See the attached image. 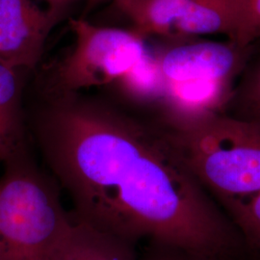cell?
Masks as SVG:
<instances>
[{
    "instance_id": "cell-1",
    "label": "cell",
    "mask_w": 260,
    "mask_h": 260,
    "mask_svg": "<svg viewBox=\"0 0 260 260\" xmlns=\"http://www.w3.org/2000/svg\"><path fill=\"white\" fill-rule=\"evenodd\" d=\"M31 132L74 220L136 245L156 241L228 259L247 246L166 128L120 103L47 95Z\"/></svg>"
},
{
    "instance_id": "cell-2",
    "label": "cell",
    "mask_w": 260,
    "mask_h": 260,
    "mask_svg": "<svg viewBox=\"0 0 260 260\" xmlns=\"http://www.w3.org/2000/svg\"><path fill=\"white\" fill-rule=\"evenodd\" d=\"M159 122L225 213L260 194V121L207 113Z\"/></svg>"
},
{
    "instance_id": "cell-3",
    "label": "cell",
    "mask_w": 260,
    "mask_h": 260,
    "mask_svg": "<svg viewBox=\"0 0 260 260\" xmlns=\"http://www.w3.org/2000/svg\"><path fill=\"white\" fill-rule=\"evenodd\" d=\"M74 222L61 188L30 156L4 165L0 177V260H50Z\"/></svg>"
},
{
    "instance_id": "cell-4",
    "label": "cell",
    "mask_w": 260,
    "mask_h": 260,
    "mask_svg": "<svg viewBox=\"0 0 260 260\" xmlns=\"http://www.w3.org/2000/svg\"><path fill=\"white\" fill-rule=\"evenodd\" d=\"M69 24L75 45L56 67L47 95L111 86L149 52L146 39L132 29L99 26L83 18Z\"/></svg>"
},
{
    "instance_id": "cell-5",
    "label": "cell",
    "mask_w": 260,
    "mask_h": 260,
    "mask_svg": "<svg viewBox=\"0 0 260 260\" xmlns=\"http://www.w3.org/2000/svg\"><path fill=\"white\" fill-rule=\"evenodd\" d=\"M224 42L177 41L156 54L166 84L205 82L235 87L255 48Z\"/></svg>"
},
{
    "instance_id": "cell-6",
    "label": "cell",
    "mask_w": 260,
    "mask_h": 260,
    "mask_svg": "<svg viewBox=\"0 0 260 260\" xmlns=\"http://www.w3.org/2000/svg\"><path fill=\"white\" fill-rule=\"evenodd\" d=\"M63 14V10L41 7L37 0H0V64L22 72L34 70Z\"/></svg>"
},
{
    "instance_id": "cell-7",
    "label": "cell",
    "mask_w": 260,
    "mask_h": 260,
    "mask_svg": "<svg viewBox=\"0 0 260 260\" xmlns=\"http://www.w3.org/2000/svg\"><path fill=\"white\" fill-rule=\"evenodd\" d=\"M21 74L22 71L0 64V162L3 165L29 153Z\"/></svg>"
},
{
    "instance_id": "cell-8",
    "label": "cell",
    "mask_w": 260,
    "mask_h": 260,
    "mask_svg": "<svg viewBox=\"0 0 260 260\" xmlns=\"http://www.w3.org/2000/svg\"><path fill=\"white\" fill-rule=\"evenodd\" d=\"M137 258L135 244L74 220L50 260H137Z\"/></svg>"
},
{
    "instance_id": "cell-9",
    "label": "cell",
    "mask_w": 260,
    "mask_h": 260,
    "mask_svg": "<svg viewBox=\"0 0 260 260\" xmlns=\"http://www.w3.org/2000/svg\"><path fill=\"white\" fill-rule=\"evenodd\" d=\"M141 37L173 39L193 0H113Z\"/></svg>"
},
{
    "instance_id": "cell-10",
    "label": "cell",
    "mask_w": 260,
    "mask_h": 260,
    "mask_svg": "<svg viewBox=\"0 0 260 260\" xmlns=\"http://www.w3.org/2000/svg\"><path fill=\"white\" fill-rule=\"evenodd\" d=\"M241 15V0H193L191 9L177 26L173 39L223 35L235 43Z\"/></svg>"
},
{
    "instance_id": "cell-11",
    "label": "cell",
    "mask_w": 260,
    "mask_h": 260,
    "mask_svg": "<svg viewBox=\"0 0 260 260\" xmlns=\"http://www.w3.org/2000/svg\"><path fill=\"white\" fill-rule=\"evenodd\" d=\"M122 103L138 108L154 107L160 112L166 83L155 54L148 52L126 75L111 85Z\"/></svg>"
},
{
    "instance_id": "cell-12",
    "label": "cell",
    "mask_w": 260,
    "mask_h": 260,
    "mask_svg": "<svg viewBox=\"0 0 260 260\" xmlns=\"http://www.w3.org/2000/svg\"><path fill=\"white\" fill-rule=\"evenodd\" d=\"M234 118L260 121V49L254 48L224 111Z\"/></svg>"
},
{
    "instance_id": "cell-13",
    "label": "cell",
    "mask_w": 260,
    "mask_h": 260,
    "mask_svg": "<svg viewBox=\"0 0 260 260\" xmlns=\"http://www.w3.org/2000/svg\"><path fill=\"white\" fill-rule=\"evenodd\" d=\"M226 214L241 233L249 251L260 255V194L234 205Z\"/></svg>"
},
{
    "instance_id": "cell-14",
    "label": "cell",
    "mask_w": 260,
    "mask_h": 260,
    "mask_svg": "<svg viewBox=\"0 0 260 260\" xmlns=\"http://www.w3.org/2000/svg\"><path fill=\"white\" fill-rule=\"evenodd\" d=\"M137 260H232L191 251L165 243L149 241V245Z\"/></svg>"
},
{
    "instance_id": "cell-15",
    "label": "cell",
    "mask_w": 260,
    "mask_h": 260,
    "mask_svg": "<svg viewBox=\"0 0 260 260\" xmlns=\"http://www.w3.org/2000/svg\"><path fill=\"white\" fill-rule=\"evenodd\" d=\"M241 23L235 43L251 47L260 41V0H241Z\"/></svg>"
},
{
    "instance_id": "cell-16",
    "label": "cell",
    "mask_w": 260,
    "mask_h": 260,
    "mask_svg": "<svg viewBox=\"0 0 260 260\" xmlns=\"http://www.w3.org/2000/svg\"><path fill=\"white\" fill-rule=\"evenodd\" d=\"M43 1H45L47 7L64 11L66 6H68L71 2L75 0H43Z\"/></svg>"
},
{
    "instance_id": "cell-17",
    "label": "cell",
    "mask_w": 260,
    "mask_h": 260,
    "mask_svg": "<svg viewBox=\"0 0 260 260\" xmlns=\"http://www.w3.org/2000/svg\"><path fill=\"white\" fill-rule=\"evenodd\" d=\"M255 256H256V257H257V258H259V259H260V255H255Z\"/></svg>"
},
{
    "instance_id": "cell-18",
    "label": "cell",
    "mask_w": 260,
    "mask_h": 260,
    "mask_svg": "<svg viewBox=\"0 0 260 260\" xmlns=\"http://www.w3.org/2000/svg\"><path fill=\"white\" fill-rule=\"evenodd\" d=\"M255 260H260L259 258H257V257H256V259Z\"/></svg>"
}]
</instances>
